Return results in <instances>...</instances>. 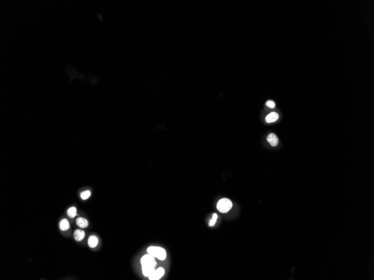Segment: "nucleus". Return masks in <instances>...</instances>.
<instances>
[{"label": "nucleus", "mask_w": 374, "mask_h": 280, "mask_svg": "<svg viewBox=\"0 0 374 280\" xmlns=\"http://www.w3.org/2000/svg\"><path fill=\"white\" fill-rule=\"evenodd\" d=\"M59 226L61 230L65 232L69 229V228H70V222H68V220L65 218V219H62L60 221L59 224Z\"/></svg>", "instance_id": "11"}, {"label": "nucleus", "mask_w": 374, "mask_h": 280, "mask_svg": "<svg viewBox=\"0 0 374 280\" xmlns=\"http://www.w3.org/2000/svg\"><path fill=\"white\" fill-rule=\"evenodd\" d=\"M165 274V270L163 267H159L156 270H155L153 273H152L149 278L150 280H158L163 276Z\"/></svg>", "instance_id": "4"}, {"label": "nucleus", "mask_w": 374, "mask_h": 280, "mask_svg": "<svg viewBox=\"0 0 374 280\" xmlns=\"http://www.w3.org/2000/svg\"><path fill=\"white\" fill-rule=\"evenodd\" d=\"M88 243V246L90 248H94L98 246L99 243V239L96 236L92 235V236H89Z\"/></svg>", "instance_id": "9"}, {"label": "nucleus", "mask_w": 374, "mask_h": 280, "mask_svg": "<svg viewBox=\"0 0 374 280\" xmlns=\"http://www.w3.org/2000/svg\"><path fill=\"white\" fill-rule=\"evenodd\" d=\"M91 195V192L89 190H86L85 191L82 192L80 194V197L82 200H86L90 198Z\"/></svg>", "instance_id": "13"}, {"label": "nucleus", "mask_w": 374, "mask_h": 280, "mask_svg": "<svg viewBox=\"0 0 374 280\" xmlns=\"http://www.w3.org/2000/svg\"><path fill=\"white\" fill-rule=\"evenodd\" d=\"M67 215L70 218L73 219L77 215V209L75 207H71L67 212Z\"/></svg>", "instance_id": "12"}, {"label": "nucleus", "mask_w": 374, "mask_h": 280, "mask_svg": "<svg viewBox=\"0 0 374 280\" xmlns=\"http://www.w3.org/2000/svg\"><path fill=\"white\" fill-rule=\"evenodd\" d=\"M73 236H74V238L75 240L79 242L84 239L85 236V233L82 229H76L74 231Z\"/></svg>", "instance_id": "6"}, {"label": "nucleus", "mask_w": 374, "mask_h": 280, "mask_svg": "<svg viewBox=\"0 0 374 280\" xmlns=\"http://www.w3.org/2000/svg\"><path fill=\"white\" fill-rule=\"evenodd\" d=\"M232 207V203L228 198H221L217 204L218 211L221 213H226L229 212Z\"/></svg>", "instance_id": "2"}, {"label": "nucleus", "mask_w": 374, "mask_h": 280, "mask_svg": "<svg viewBox=\"0 0 374 280\" xmlns=\"http://www.w3.org/2000/svg\"><path fill=\"white\" fill-rule=\"evenodd\" d=\"M218 218V216L217 215V214H216V213L214 214H213V216H212V219H211V220H210V222L209 223V226H214L216 222H217Z\"/></svg>", "instance_id": "14"}, {"label": "nucleus", "mask_w": 374, "mask_h": 280, "mask_svg": "<svg viewBox=\"0 0 374 280\" xmlns=\"http://www.w3.org/2000/svg\"><path fill=\"white\" fill-rule=\"evenodd\" d=\"M76 224L79 228L84 229L87 228L88 226V220L84 218L78 217L76 220Z\"/></svg>", "instance_id": "8"}, {"label": "nucleus", "mask_w": 374, "mask_h": 280, "mask_svg": "<svg viewBox=\"0 0 374 280\" xmlns=\"http://www.w3.org/2000/svg\"><path fill=\"white\" fill-rule=\"evenodd\" d=\"M141 265L145 264H152L156 267L157 262L154 257L150 255L149 254L144 255L141 259Z\"/></svg>", "instance_id": "3"}, {"label": "nucleus", "mask_w": 374, "mask_h": 280, "mask_svg": "<svg viewBox=\"0 0 374 280\" xmlns=\"http://www.w3.org/2000/svg\"><path fill=\"white\" fill-rule=\"evenodd\" d=\"M266 105L269 107V108L273 109V108H274L275 107V103L273 101H272V100H268V101H267L266 102Z\"/></svg>", "instance_id": "15"}, {"label": "nucleus", "mask_w": 374, "mask_h": 280, "mask_svg": "<svg viewBox=\"0 0 374 280\" xmlns=\"http://www.w3.org/2000/svg\"><path fill=\"white\" fill-rule=\"evenodd\" d=\"M267 140L272 147H275L279 144V140L275 134L270 133L267 137Z\"/></svg>", "instance_id": "7"}, {"label": "nucleus", "mask_w": 374, "mask_h": 280, "mask_svg": "<svg viewBox=\"0 0 374 280\" xmlns=\"http://www.w3.org/2000/svg\"><path fill=\"white\" fill-rule=\"evenodd\" d=\"M147 252L160 261H164L167 258L166 250L160 247H149L147 250Z\"/></svg>", "instance_id": "1"}, {"label": "nucleus", "mask_w": 374, "mask_h": 280, "mask_svg": "<svg viewBox=\"0 0 374 280\" xmlns=\"http://www.w3.org/2000/svg\"><path fill=\"white\" fill-rule=\"evenodd\" d=\"M279 114L275 112H272L265 117V121L268 123H273L279 119Z\"/></svg>", "instance_id": "10"}, {"label": "nucleus", "mask_w": 374, "mask_h": 280, "mask_svg": "<svg viewBox=\"0 0 374 280\" xmlns=\"http://www.w3.org/2000/svg\"><path fill=\"white\" fill-rule=\"evenodd\" d=\"M156 266L152 264H145L142 265V270L143 276L145 277L150 276L155 270Z\"/></svg>", "instance_id": "5"}]
</instances>
